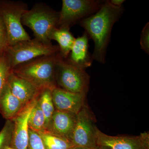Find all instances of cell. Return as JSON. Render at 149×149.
Masks as SVG:
<instances>
[{
    "label": "cell",
    "instance_id": "5",
    "mask_svg": "<svg viewBox=\"0 0 149 149\" xmlns=\"http://www.w3.org/2000/svg\"><path fill=\"white\" fill-rule=\"evenodd\" d=\"M55 78L57 87L65 91L73 93L88 92L90 77L85 70L68 59L63 58L60 54L56 63Z\"/></svg>",
    "mask_w": 149,
    "mask_h": 149
},
{
    "label": "cell",
    "instance_id": "9",
    "mask_svg": "<svg viewBox=\"0 0 149 149\" xmlns=\"http://www.w3.org/2000/svg\"><path fill=\"white\" fill-rule=\"evenodd\" d=\"M98 146L108 147L110 149H149L148 132L138 136H111L97 130Z\"/></svg>",
    "mask_w": 149,
    "mask_h": 149
},
{
    "label": "cell",
    "instance_id": "16",
    "mask_svg": "<svg viewBox=\"0 0 149 149\" xmlns=\"http://www.w3.org/2000/svg\"><path fill=\"white\" fill-rule=\"evenodd\" d=\"M75 38L70 31V29L58 27L53 30L50 36V40H55L58 44L59 54L63 58H67Z\"/></svg>",
    "mask_w": 149,
    "mask_h": 149
},
{
    "label": "cell",
    "instance_id": "14",
    "mask_svg": "<svg viewBox=\"0 0 149 149\" xmlns=\"http://www.w3.org/2000/svg\"><path fill=\"white\" fill-rule=\"evenodd\" d=\"M89 39L86 32L81 37L75 38L69 58H68L73 64L85 70L91 66L93 62V58L88 50Z\"/></svg>",
    "mask_w": 149,
    "mask_h": 149
},
{
    "label": "cell",
    "instance_id": "7",
    "mask_svg": "<svg viewBox=\"0 0 149 149\" xmlns=\"http://www.w3.org/2000/svg\"><path fill=\"white\" fill-rule=\"evenodd\" d=\"M103 3L95 0H63L58 27L70 29L77 22L95 13Z\"/></svg>",
    "mask_w": 149,
    "mask_h": 149
},
{
    "label": "cell",
    "instance_id": "4",
    "mask_svg": "<svg viewBox=\"0 0 149 149\" xmlns=\"http://www.w3.org/2000/svg\"><path fill=\"white\" fill-rule=\"evenodd\" d=\"M59 52L58 46L43 43L34 38L9 46L3 54L12 70L34 59L53 55Z\"/></svg>",
    "mask_w": 149,
    "mask_h": 149
},
{
    "label": "cell",
    "instance_id": "13",
    "mask_svg": "<svg viewBox=\"0 0 149 149\" xmlns=\"http://www.w3.org/2000/svg\"><path fill=\"white\" fill-rule=\"evenodd\" d=\"M7 83L12 93L25 105L37 98L42 91L12 71L9 75Z\"/></svg>",
    "mask_w": 149,
    "mask_h": 149
},
{
    "label": "cell",
    "instance_id": "10",
    "mask_svg": "<svg viewBox=\"0 0 149 149\" xmlns=\"http://www.w3.org/2000/svg\"><path fill=\"white\" fill-rule=\"evenodd\" d=\"M37 98L27 105L12 119L13 122V129L10 145L11 148L15 149H27L29 142L28 120Z\"/></svg>",
    "mask_w": 149,
    "mask_h": 149
},
{
    "label": "cell",
    "instance_id": "28",
    "mask_svg": "<svg viewBox=\"0 0 149 149\" xmlns=\"http://www.w3.org/2000/svg\"><path fill=\"white\" fill-rule=\"evenodd\" d=\"M6 149H15L14 148H11V147H10V146H8V147H7L6 148Z\"/></svg>",
    "mask_w": 149,
    "mask_h": 149
},
{
    "label": "cell",
    "instance_id": "26",
    "mask_svg": "<svg viewBox=\"0 0 149 149\" xmlns=\"http://www.w3.org/2000/svg\"><path fill=\"white\" fill-rule=\"evenodd\" d=\"M70 149H94L89 148H85V147L79 146H73Z\"/></svg>",
    "mask_w": 149,
    "mask_h": 149
},
{
    "label": "cell",
    "instance_id": "8",
    "mask_svg": "<svg viewBox=\"0 0 149 149\" xmlns=\"http://www.w3.org/2000/svg\"><path fill=\"white\" fill-rule=\"evenodd\" d=\"M95 120L88 107L85 104L77 114V121L71 142L74 146L97 148Z\"/></svg>",
    "mask_w": 149,
    "mask_h": 149
},
{
    "label": "cell",
    "instance_id": "21",
    "mask_svg": "<svg viewBox=\"0 0 149 149\" xmlns=\"http://www.w3.org/2000/svg\"><path fill=\"white\" fill-rule=\"evenodd\" d=\"M12 69L3 54L0 56V95L4 88Z\"/></svg>",
    "mask_w": 149,
    "mask_h": 149
},
{
    "label": "cell",
    "instance_id": "15",
    "mask_svg": "<svg viewBox=\"0 0 149 149\" xmlns=\"http://www.w3.org/2000/svg\"><path fill=\"white\" fill-rule=\"evenodd\" d=\"M26 105L12 93L7 83L0 95V113L7 120H12Z\"/></svg>",
    "mask_w": 149,
    "mask_h": 149
},
{
    "label": "cell",
    "instance_id": "11",
    "mask_svg": "<svg viewBox=\"0 0 149 149\" xmlns=\"http://www.w3.org/2000/svg\"><path fill=\"white\" fill-rule=\"evenodd\" d=\"M52 93L54 106L56 110L77 114L85 104L87 93H71L58 87L53 89Z\"/></svg>",
    "mask_w": 149,
    "mask_h": 149
},
{
    "label": "cell",
    "instance_id": "12",
    "mask_svg": "<svg viewBox=\"0 0 149 149\" xmlns=\"http://www.w3.org/2000/svg\"><path fill=\"white\" fill-rule=\"evenodd\" d=\"M77 114L55 110L46 131L71 141Z\"/></svg>",
    "mask_w": 149,
    "mask_h": 149
},
{
    "label": "cell",
    "instance_id": "2",
    "mask_svg": "<svg viewBox=\"0 0 149 149\" xmlns=\"http://www.w3.org/2000/svg\"><path fill=\"white\" fill-rule=\"evenodd\" d=\"M59 52L53 55L34 59L16 66L12 70L14 74L26 79L40 90L57 87L55 73Z\"/></svg>",
    "mask_w": 149,
    "mask_h": 149
},
{
    "label": "cell",
    "instance_id": "25",
    "mask_svg": "<svg viewBox=\"0 0 149 149\" xmlns=\"http://www.w3.org/2000/svg\"><path fill=\"white\" fill-rule=\"evenodd\" d=\"M124 0H111L109 2L111 5L116 7H120L122 6V4L124 2Z\"/></svg>",
    "mask_w": 149,
    "mask_h": 149
},
{
    "label": "cell",
    "instance_id": "23",
    "mask_svg": "<svg viewBox=\"0 0 149 149\" xmlns=\"http://www.w3.org/2000/svg\"><path fill=\"white\" fill-rule=\"evenodd\" d=\"M9 46L7 32L5 26L0 17V56L4 53Z\"/></svg>",
    "mask_w": 149,
    "mask_h": 149
},
{
    "label": "cell",
    "instance_id": "22",
    "mask_svg": "<svg viewBox=\"0 0 149 149\" xmlns=\"http://www.w3.org/2000/svg\"><path fill=\"white\" fill-rule=\"evenodd\" d=\"M27 149H46L39 133L29 128V142Z\"/></svg>",
    "mask_w": 149,
    "mask_h": 149
},
{
    "label": "cell",
    "instance_id": "29",
    "mask_svg": "<svg viewBox=\"0 0 149 149\" xmlns=\"http://www.w3.org/2000/svg\"><path fill=\"white\" fill-rule=\"evenodd\" d=\"M99 149V147H98V148H95V149Z\"/></svg>",
    "mask_w": 149,
    "mask_h": 149
},
{
    "label": "cell",
    "instance_id": "17",
    "mask_svg": "<svg viewBox=\"0 0 149 149\" xmlns=\"http://www.w3.org/2000/svg\"><path fill=\"white\" fill-rule=\"evenodd\" d=\"M52 91L49 88L43 89L38 97L40 107L45 118V130L55 111L53 101Z\"/></svg>",
    "mask_w": 149,
    "mask_h": 149
},
{
    "label": "cell",
    "instance_id": "19",
    "mask_svg": "<svg viewBox=\"0 0 149 149\" xmlns=\"http://www.w3.org/2000/svg\"><path fill=\"white\" fill-rule=\"evenodd\" d=\"M28 126L29 128L37 132L45 130V118L40 107L38 97L29 116Z\"/></svg>",
    "mask_w": 149,
    "mask_h": 149
},
{
    "label": "cell",
    "instance_id": "3",
    "mask_svg": "<svg viewBox=\"0 0 149 149\" xmlns=\"http://www.w3.org/2000/svg\"><path fill=\"white\" fill-rule=\"evenodd\" d=\"M59 13L44 3H38L23 15L21 22L33 32L35 39L46 44L52 43L50 36L58 27Z\"/></svg>",
    "mask_w": 149,
    "mask_h": 149
},
{
    "label": "cell",
    "instance_id": "1",
    "mask_svg": "<svg viewBox=\"0 0 149 149\" xmlns=\"http://www.w3.org/2000/svg\"><path fill=\"white\" fill-rule=\"evenodd\" d=\"M124 11L123 6L116 7L109 1L103 3L95 13L83 19L80 24L94 43L92 58L101 63L106 61L107 49L113 24L120 18Z\"/></svg>",
    "mask_w": 149,
    "mask_h": 149
},
{
    "label": "cell",
    "instance_id": "18",
    "mask_svg": "<svg viewBox=\"0 0 149 149\" xmlns=\"http://www.w3.org/2000/svg\"><path fill=\"white\" fill-rule=\"evenodd\" d=\"M37 132L42 139L46 149H70L74 146L69 140L46 130Z\"/></svg>",
    "mask_w": 149,
    "mask_h": 149
},
{
    "label": "cell",
    "instance_id": "20",
    "mask_svg": "<svg viewBox=\"0 0 149 149\" xmlns=\"http://www.w3.org/2000/svg\"><path fill=\"white\" fill-rule=\"evenodd\" d=\"M13 129L12 120H7L0 132V149H6L10 146Z\"/></svg>",
    "mask_w": 149,
    "mask_h": 149
},
{
    "label": "cell",
    "instance_id": "24",
    "mask_svg": "<svg viewBox=\"0 0 149 149\" xmlns=\"http://www.w3.org/2000/svg\"><path fill=\"white\" fill-rule=\"evenodd\" d=\"M140 45L141 49L149 54V23L148 22L143 28L141 34Z\"/></svg>",
    "mask_w": 149,
    "mask_h": 149
},
{
    "label": "cell",
    "instance_id": "6",
    "mask_svg": "<svg viewBox=\"0 0 149 149\" xmlns=\"http://www.w3.org/2000/svg\"><path fill=\"white\" fill-rule=\"evenodd\" d=\"M28 10L27 4L22 1L0 0V17L6 29L9 45L31 39L21 22Z\"/></svg>",
    "mask_w": 149,
    "mask_h": 149
},
{
    "label": "cell",
    "instance_id": "27",
    "mask_svg": "<svg viewBox=\"0 0 149 149\" xmlns=\"http://www.w3.org/2000/svg\"><path fill=\"white\" fill-rule=\"evenodd\" d=\"M99 149H110L108 147L105 146H98Z\"/></svg>",
    "mask_w": 149,
    "mask_h": 149
}]
</instances>
